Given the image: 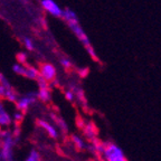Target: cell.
Listing matches in <instances>:
<instances>
[{
  "label": "cell",
  "instance_id": "1",
  "mask_svg": "<svg viewBox=\"0 0 161 161\" xmlns=\"http://www.w3.org/2000/svg\"><path fill=\"white\" fill-rule=\"evenodd\" d=\"M18 140L14 136L13 131L3 129L0 136V161H14L15 159V147Z\"/></svg>",
  "mask_w": 161,
  "mask_h": 161
},
{
  "label": "cell",
  "instance_id": "2",
  "mask_svg": "<svg viewBox=\"0 0 161 161\" xmlns=\"http://www.w3.org/2000/svg\"><path fill=\"white\" fill-rule=\"evenodd\" d=\"M18 96H19V94L11 85L9 80L3 74L0 73V98L7 100L11 103H16Z\"/></svg>",
  "mask_w": 161,
  "mask_h": 161
},
{
  "label": "cell",
  "instance_id": "3",
  "mask_svg": "<svg viewBox=\"0 0 161 161\" xmlns=\"http://www.w3.org/2000/svg\"><path fill=\"white\" fill-rule=\"evenodd\" d=\"M102 157L105 161H128L123 150L115 143H105Z\"/></svg>",
  "mask_w": 161,
  "mask_h": 161
},
{
  "label": "cell",
  "instance_id": "4",
  "mask_svg": "<svg viewBox=\"0 0 161 161\" xmlns=\"http://www.w3.org/2000/svg\"><path fill=\"white\" fill-rule=\"evenodd\" d=\"M38 101L37 97V92L35 91H30L25 94L18 96L17 101H16V110H19L24 113H26L27 111H29L31 108V106Z\"/></svg>",
  "mask_w": 161,
  "mask_h": 161
},
{
  "label": "cell",
  "instance_id": "5",
  "mask_svg": "<svg viewBox=\"0 0 161 161\" xmlns=\"http://www.w3.org/2000/svg\"><path fill=\"white\" fill-rule=\"evenodd\" d=\"M67 27L72 30V33L77 37V39L80 42V44L85 47V49L92 47V44H91V40L88 38L87 34L85 33V30L83 29V27L80 25V21L78 20H74V21H69V23H66Z\"/></svg>",
  "mask_w": 161,
  "mask_h": 161
},
{
  "label": "cell",
  "instance_id": "6",
  "mask_svg": "<svg viewBox=\"0 0 161 161\" xmlns=\"http://www.w3.org/2000/svg\"><path fill=\"white\" fill-rule=\"evenodd\" d=\"M39 72V76L46 80L48 83H52L56 80L57 77V69H56L55 65L52 63H42L38 68Z\"/></svg>",
  "mask_w": 161,
  "mask_h": 161
},
{
  "label": "cell",
  "instance_id": "7",
  "mask_svg": "<svg viewBox=\"0 0 161 161\" xmlns=\"http://www.w3.org/2000/svg\"><path fill=\"white\" fill-rule=\"evenodd\" d=\"M40 7L50 16L56 18H62L63 8L60 7L55 0H40Z\"/></svg>",
  "mask_w": 161,
  "mask_h": 161
},
{
  "label": "cell",
  "instance_id": "8",
  "mask_svg": "<svg viewBox=\"0 0 161 161\" xmlns=\"http://www.w3.org/2000/svg\"><path fill=\"white\" fill-rule=\"evenodd\" d=\"M37 125L40 129H43L49 138L54 139V140H57L59 138V131H58V129L55 126V124L49 122V121L44 120V119H38Z\"/></svg>",
  "mask_w": 161,
  "mask_h": 161
},
{
  "label": "cell",
  "instance_id": "9",
  "mask_svg": "<svg viewBox=\"0 0 161 161\" xmlns=\"http://www.w3.org/2000/svg\"><path fill=\"white\" fill-rule=\"evenodd\" d=\"M13 124V116L6 108L3 100L0 98V126L3 129H8Z\"/></svg>",
  "mask_w": 161,
  "mask_h": 161
},
{
  "label": "cell",
  "instance_id": "10",
  "mask_svg": "<svg viewBox=\"0 0 161 161\" xmlns=\"http://www.w3.org/2000/svg\"><path fill=\"white\" fill-rule=\"evenodd\" d=\"M82 130H83V136L88 140H93L97 136V129L94 125L93 122L84 123V125L82 126Z\"/></svg>",
  "mask_w": 161,
  "mask_h": 161
},
{
  "label": "cell",
  "instance_id": "11",
  "mask_svg": "<svg viewBox=\"0 0 161 161\" xmlns=\"http://www.w3.org/2000/svg\"><path fill=\"white\" fill-rule=\"evenodd\" d=\"M50 116H52V120H53L55 126L58 129V131H59V132H63V133H67L68 125H67V123H66V121L64 120V119L59 118V116L55 115L54 113L50 114Z\"/></svg>",
  "mask_w": 161,
  "mask_h": 161
},
{
  "label": "cell",
  "instance_id": "12",
  "mask_svg": "<svg viewBox=\"0 0 161 161\" xmlns=\"http://www.w3.org/2000/svg\"><path fill=\"white\" fill-rule=\"evenodd\" d=\"M37 97L43 103L50 102V100H52V91H50V88H38Z\"/></svg>",
  "mask_w": 161,
  "mask_h": 161
},
{
  "label": "cell",
  "instance_id": "13",
  "mask_svg": "<svg viewBox=\"0 0 161 161\" xmlns=\"http://www.w3.org/2000/svg\"><path fill=\"white\" fill-rule=\"evenodd\" d=\"M39 76V72H38V68L35 67L33 65H26V70H25V75L24 77L28 78L30 80H36Z\"/></svg>",
  "mask_w": 161,
  "mask_h": 161
},
{
  "label": "cell",
  "instance_id": "14",
  "mask_svg": "<svg viewBox=\"0 0 161 161\" xmlns=\"http://www.w3.org/2000/svg\"><path fill=\"white\" fill-rule=\"evenodd\" d=\"M62 19H64L65 23H69V21L78 20V16H77V14H76L74 10L70 9V8H65V9H63Z\"/></svg>",
  "mask_w": 161,
  "mask_h": 161
},
{
  "label": "cell",
  "instance_id": "15",
  "mask_svg": "<svg viewBox=\"0 0 161 161\" xmlns=\"http://www.w3.org/2000/svg\"><path fill=\"white\" fill-rule=\"evenodd\" d=\"M70 140H72L74 147H75L77 150H84V149H86V147H87V144H86V142L84 141V139L82 138V136H77V134H73V136H70Z\"/></svg>",
  "mask_w": 161,
  "mask_h": 161
},
{
  "label": "cell",
  "instance_id": "16",
  "mask_svg": "<svg viewBox=\"0 0 161 161\" xmlns=\"http://www.w3.org/2000/svg\"><path fill=\"white\" fill-rule=\"evenodd\" d=\"M91 141H92V147H91L92 151L102 156V153H103V151H104V147H105V143H103V142L98 140L97 138H94L93 140H91Z\"/></svg>",
  "mask_w": 161,
  "mask_h": 161
},
{
  "label": "cell",
  "instance_id": "17",
  "mask_svg": "<svg viewBox=\"0 0 161 161\" xmlns=\"http://www.w3.org/2000/svg\"><path fill=\"white\" fill-rule=\"evenodd\" d=\"M24 161H43V158H42L40 153L36 149H31L28 152L27 157L24 159Z\"/></svg>",
  "mask_w": 161,
  "mask_h": 161
},
{
  "label": "cell",
  "instance_id": "18",
  "mask_svg": "<svg viewBox=\"0 0 161 161\" xmlns=\"http://www.w3.org/2000/svg\"><path fill=\"white\" fill-rule=\"evenodd\" d=\"M27 65V64H26ZM26 65L25 64H20V63H15L11 67L13 72L16 74V75H19V76H24L25 75V70H26Z\"/></svg>",
  "mask_w": 161,
  "mask_h": 161
},
{
  "label": "cell",
  "instance_id": "19",
  "mask_svg": "<svg viewBox=\"0 0 161 161\" xmlns=\"http://www.w3.org/2000/svg\"><path fill=\"white\" fill-rule=\"evenodd\" d=\"M11 116H13V123H15L16 125H19V124L23 122L25 113L21 112V111H19V110H16L15 112L11 114Z\"/></svg>",
  "mask_w": 161,
  "mask_h": 161
},
{
  "label": "cell",
  "instance_id": "20",
  "mask_svg": "<svg viewBox=\"0 0 161 161\" xmlns=\"http://www.w3.org/2000/svg\"><path fill=\"white\" fill-rule=\"evenodd\" d=\"M23 45L28 52H34L35 50V43L30 37H24L23 38Z\"/></svg>",
  "mask_w": 161,
  "mask_h": 161
},
{
  "label": "cell",
  "instance_id": "21",
  "mask_svg": "<svg viewBox=\"0 0 161 161\" xmlns=\"http://www.w3.org/2000/svg\"><path fill=\"white\" fill-rule=\"evenodd\" d=\"M59 64L64 69H70V68L73 67V63H72L69 58H67V57H60Z\"/></svg>",
  "mask_w": 161,
  "mask_h": 161
},
{
  "label": "cell",
  "instance_id": "22",
  "mask_svg": "<svg viewBox=\"0 0 161 161\" xmlns=\"http://www.w3.org/2000/svg\"><path fill=\"white\" fill-rule=\"evenodd\" d=\"M36 82H37L38 88H50V83H48L47 80H44V78L40 77V76H38V78L36 80Z\"/></svg>",
  "mask_w": 161,
  "mask_h": 161
},
{
  "label": "cell",
  "instance_id": "23",
  "mask_svg": "<svg viewBox=\"0 0 161 161\" xmlns=\"http://www.w3.org/2000/svg\"><path fill=\"white\" fill-rule=\"evenodd\" d=\"M17 60H18V63H20V64H27V62H28V54H26V53H18V55H17Z\"/></svg>",
  "mask_w": 161,
  "mask_h": 161
},
{
  "label": "cell",
  "instance_id": "24",
  "mask_svg": "<svg viewBox=\"0 0 161 161\" xmlns=\"http://www.w3.org/2000/svg\"><path fill=\"white\" fill-rule=\"evenodd\" d=\"M65 98L67 101H69V102H73L74 100H75V94H74L73 91L70 90H67L65 92Z\"/></svg>",
  "mask_w": 161,
  "mask_h": 161
},
{
  "label": "cell",
  "instance_id": "25",
  "mask_svg": "<svg viewBox=\"0 0 161 161\" xmlns=\"http://www.w3.org/2000/svg\"><path fill=\"white\" fill-rule=\"evenodd\" d=\"M78 73H80V76H86L88 74V69H87V68H84V69L82 68V69L78 70Z\"/></svg>",
  "mask_w": 161,
  "mask_h": 161
},
{
  "label": "cell",
  "instance_id": "26",
  "mask_svg": "<svg viewBox=\"0 0 161 161\" xmlns=\"http://www.w3.org/2000/svg\"><path fill=\"white\" fill-rule=\"evenodd\" d=\"M3 129L0 126V136H1V133H3Z\"/></svg>",
  "mask_w": 161,
  "mask_h": 161
}]
</instances>
